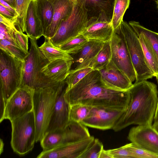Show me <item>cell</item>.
<instances>
[{"label":"cell","instance_id":"obj_1","mask_svg":"<svg viewBox=\"0 0 158 158\" xmlns=\"http://www.w3.org/2000/svg\"><path fill=\"white\" fill-rule=\"evenodd\" d=\"M64 97L70 105L81 104L92 107L125 111L130 99L129 90H120L106 85L99 70H93L71 89Z\"/></svg>","mask_w":158,"mask_h":158},{"label":"cell","instance_id":"obj_2","mask_svg":"<svg viewBox=\"0 0 158 158\" xmlns=\"http://www.w3.org/2000/svg\"><path fill=\"white\" fill-rule=\"evenodd\" d=\"M129 90L128 106L112 129L115 132L132 124L152 125L158 97L156 85L145 80L134 83Z\"/></svg>","mask_w":158,"mask_h":158},{"label":"cell","instance_id":"obj_3","mask_svg":"<svg viewBox=\"0 0 158 158\" xmlns=\"http://www.w3.org/2000/svg\"><path fill=\"white\" fill-rule=\"evenodd\" d=\"M64 81L53 86L35 90L33 98V111L35 121V142L40 141L46 133L56 98Z\"/></svg>","mask_w":158,"mask_h":158},{"label":"cell","instance_id":"obj_4","mask_svg":"<svg viewBox=\"0 0 158 158\" xmlns=\"http://www.w3.org/2000/svg\"><path fill=\"white\" fill-rule=\"evenodd\" d=\"M30 49L24 60L23 79L21 86H27L35 90L60 83H54L42 73V68L49 61L40 51L37 40L30 38Z\"/></svg>","mask_w":158,"mask_h":158},{"label":"cell","instance_id":"obj_5","mask_svg":"<svg viewBox=\"0 0 158 158\" xmlns=\"http://www.w3.org/2000/svg\"><path fill=\"white\" fill-rule=\"evenodd\" d=\"M10 122L11 148L19 155H26L32 150L35 142L36 128L33 111Z\"/></svg>","mask_w":158,"mask_h":158},{"label":"cell","instance_id":"obj_6","mask_svg":"<svg viewBox=\"0 0 158 158\" xmlns=\"http://www.w3.org/2000/svg\"><path fill=\"white\" fill-rule=\"evenodd\" d=\"M24 61L0 51V93L6 103L21 86L23 76Z\"/></svg>","mask_w":158,"mask_h":158},{"label":"cell","instance_id":"obj_7","mask_svg":"<svg viewBox=\"0 0 158 158\" xmlns=\"http://www.w3.org/2000/svg\"><path fill=\"white\" fill-rule=\"evenodd\" d=\"M117 28L125 40L135 72V83L154 77L145 60L139 37L132 27L128 23L123 21Z\"/></svg>","mask_w":158,"mask_h":158},{"label":"cell","instance_id":"obj_8","mask_svg":"<svg viewBox=\"0 0 158 158\" xmlns=\"http://www.w3.org/2000/svg\"><path fill=\"white\" fill-rule=\"evenodd\" d=\"M89 19L87 10L76 2L70 15L62 22L50 40L54 46L58 47L70 39L81 34L86 27Z\"/></svg>","mask_w":158,"mask_h":158},{"label":"cell","instance_id":"obj_9","mask_svg":"<svg viewBox=\"0 0 158 158\" xmlns=\"http://www.w3.org/2000/svg\"><path fill=\"white\" fill-rule=\"evenodd\" d=\"M110 43L111 60L132 82L134 81L136 77L135 72L125 40L118 28L114 30Z\"/></svg>","mask_w":158,"mask_h":158},{"label":"cell","instance_id":"obj_10","mask_svg":"<svg viewBox=\"0 0 158 158\" xmlns=\"http://www.w3.org/2000/svg\"><path fill=\"white\" fill-rule=\"evenodd\" d=\"M35 90L26 86L19 88L7 101L4 119L10 121L33 110Z\"/></svg>","mask_w":158,"mask_h":158},{"label":"cell","instance_id":"obj_11","mask_svg":"<svg viewBox=\"0 0 158 158\" xmlns=\"http://www.w3.org/2000/svg\"><path fill=\"white\" fill-rule=\"evenodd\" d=\"M127 138L131 143L158 158V132L152 125H140L132 127Z\"/></svg>","mask_w":158,"mask_h":158},{"label":"cell","instance_id":"obj_12","mask_svg":"<svg viewBox=\"0 0 158 158\" xmlns=\"http://www.w3.org/2000/svg\"><path fill=\"white\" fill-rule=\"evenodd\" d=\"M110 19L104 11L89 18L82 34L89 40L110 42L114 31Z\"/></svg>","mask_w":158,"mask_h":158},{"label":"cell","instance_id":"obj_13","mask_svg":"<svg viewBox=\"0 0 158 158\" xmlns=\"http://www.w3.org/2000/svg\"><path fill=\"white\" fill-rule=\"evenodd\" d=\"M124 112L92 107L88 116L81 123L85 126L100 130L112 129Z\"/></svg>","mask_w":158,"mask_h":158},{"label":"cell","instance_id":"obj_14","mask_svg":"<svg viewBox=\"0 0 158 158\" xmlns=\"http://www.w3.org/2000/svg\"><path fill=\"white\" fill-rule=\"evenodd\" d=\"M94 137L90 136L75 142L60 145L48 151H43L38 158H79L91 143Z\"/></svg>","mask_w":158,"mask_h":158},{"label":"cell","instance_id":"obj_15","mask_svg":"<svg viewBox=\"0 0 158 158\" xmlns=\"http://www.w3.org/2000/svg\"><path fill=\"white\" fill-rule=\"evenodd\" d=\"M66 87V83L58 94L46 133L56 129H64L69 121L70 105L64 97Z\"/></svg>","mask_w":158,"mask_h":158},{"label":"cell","instance_id":"obj_16","mask_svg":"<svg viewBox=\"0 0 158 158\" xmlns=\"http://www.w3.org/2000/svg\"><path fill=\"white\" fill-rule=\"evenodd\" d=\"M102 81L107 86L117 90H129L133 84L111 60L105 66L99 70Z\"/></svg>","mask_w":158,"mask_h":158},{"label":"cell","instance_id":"obj_17","mask_svg":"<svg viewBox=\"0 0 158 158\" xmlns=\"http://www.w3.org/2000/svg\"><path fill=\"white\" fill-rule=\"evenodd\" d=\"M104 42L89 40L83 47L78 52L71 55L73 58L75 67L73 70L91 68L98 54L102 47Z\"/></svg>","mask_w":158,"mask_h":158},{"label":"cell","instance_id":"obj_18","mask_svg":"<svg viewBox=\"0 0 158 158\" xmlns=\"http://www.w3.org/2000/svg\"><path fill=\"white\" fill-rule=\"evenodd\" d=\"M54 9L51 24L43 36L50 39L56 34L62 22L71 14L76 0H48Z\"/></svg>","mask_w":158,"mask_h":158},{"label":"cell","instance_id":"obj_19","mask_svg":"<svg viewBox=\"0 0 158 158\" xmlns=\"http://www.w3.org/2000/svg\"><path fill=\"white\" fill-rule=\"evenodd\" d=\"M73 60L59 59L49 61L42 69L41 72L48 79L58 84L64 81L70 70Z\"/></svg>","mask_w":158,"mask_h":158},{"label":"cell","instance_id":"obj_20","mask_svg":"<svg viewBox=\"0 0 158 158\" xmlns=\"http://www.w3.org/2000/svg\"><path fill=\"white\" fill-rule=\"evenodd\" d=\"M29 38L37 40L43 36L44 31L37 6L36 0H31L28 9L26 31Z\"/></svg>","mask_w":158,"mask_h":158},{"label":"cell","instance_id":"obj_21","mask_svg":"<svg viewBox=\"0 0 158 158\" xmlns=\"http://www.w3.org/2000/svg\"><path fill=\"white\" fill-rule=\"evenodd\" d=\"M87 10L89 18L97 16L104 12L111 19L114 0H76Z\"/></svg>","mask_w":158,"mask_h":158},{"label":"cell","instance_id":"obj_22","mask_svg":"<svg viewBox=\"0 0 158 158\" xmlns=\"http://www.w3.org/2000/svg\"><path fill=\"white\" fill-rule=\"evenodd\" d=\"M64 128L56 129L45 134L40 141L43 151L50 150L65 144L66 135Z\"/></svg>","mask_w":158,"mask_h":158},{"label":"cell","instance_id":"obj_23","mask_svg":"<svg viewBox=\"0 0 158 158\" xmlns=\"http://www.w3.org/2000/svg\"><path fill=\"white\" fill-rule=\"evenodd\" d=\"M39 48L46 58L49 61L59 59H65L73 60L71 55L54 46L50 39L45 38V41Z\"/></svg>","mask_w":158,"mask_h":158},{"label":"cell","instance_id":"obj_24","mask_svg":"<svg viewBox=\"0 0 158 158\" xmlns=\"http://www.w3.org/2000/svg\"><path fill=\"white\" fill-rule=\"evenodd\" d=\"M128 23L136 33L142 34L147 40L153 49L158 63V33L145 27L138 22L131 21ZM156 81L158 84V79Z\"/></svg>","mask_w":158,"mask_h":158},{"label":"cell","instance_id":"obj_25","mask_svg":"<svg viewBox=\"0 0 158 158\" xmlns=\"http://www.w3.org/2000/svg\"><path fill=\"white\" fill-rule=\"evenodd\" d=\"M136 34L139 37L147 63L157 80L158 79V63L155 55L150 44L144 36L140 33Z\"/></svg>","mask_w":158,"mask_h":158},{"label":"cell","instance_id":"obj_26","mask_svg":"<svg viewBox=\"0 0 158 158\" xmlns=\"http://www.w3.org/2000/svg\"><path fill=\"white\" fill-rule=\"evenodd\" d=\"M31 0H16L15 9L16 17L12 19L14 25L19 31L23 32L26 31L27 15L29 4Z\"/></svg>","mask_w":158,"mask_h":158},{"label":"cell","instance_id":"obj_27","mask_svg":"<svg viewBox=\"0 0 158 158\" xmlns=\"http://www.w3.org/2000/svg\"><path fill=\"white\" fill-rule=\"evenodd\" d=\"M36 3L43 28L44 35L51 24L54 9L48 0H36Z\"/></svg>","mask_w":158,"mask_h":158},{"label":"cell","instance_id":"obj_28","mask_svg":"<svg viewBox=\"0 0 158 158\" xmlns=\"http://www.w3.org/2000/svg\"><path fill=\"white\" fill-rule=\"evenodd\" d=\"M130 0H114L111 23L114 30L117 28L123 21L124 15L128 8Z\"/></svg>","mask_w":158,"mask_h":158},{"label":"cell","instance_id":"obj_29","mask_svg":"<svg viewBox=\"0 0 158 158\" xmlns=\"http://www.w3.org/2000/svg\"><path fill=\"white\" fill-rule=\"evenodd\" d=\"M89 40L81 34L70 39L58 48L67 53L72 55L78 52Z\"/></svg>","mask_w":158,"mask_h":158},{"label":"cell","instance_id":"obj_30","mask_svg":"<svg viewBox=\"0 0 158 158\" xmlns=\"http://www.w3.org/2000/svg\"><path fill=\"white\" fill-rule=\"evenodd\" d=\"M111 58L110 42L104 43L102 47L96 56L92 69L93 70H99L110 62Z\"/></svg>","mask_w":158,"mask_h":158},{"label":"cell","instance_id":"obj_31","mask_svg":"<svg viewBox=\"0 0 158 158\" xmlns=\"http://www.w3.org/2000/svg\"><path fill=\"white\" fill-rule=\"evenodd\" d=\"M92 107L81 104H76L70 105L69 120L81 123L88 116Z\"/></svg>","mask_w":158,"mask_h":158},{"label":"cell","instance_id":"obj_32","mask_svg":"<svg viewBox=\"0 0 158 158\" xmlns=\"http://www.w3.org/2000/svg\"><path fill=\"white\" fill-rule=\"evenodd\" d=\"M93 70L91 68H85L77 70H70L65 80L67 85L66 91L73 87Z\"/></svg>","mask_w":158,"mask_h":158},{"label":"cell","instance_id":"obj_33","mask_svg":"<svg viewBox=\"0 0 158 158\" xmlns=\"http://www.w3.org/2000/svg\"><path fill=\"white\" fill-rule=\"evenodd\" d=\"M0 49L17 58L24 61L27 54L17 45L5 39L0 40Z\"/></svg>","mask_w":158,"mask_h":158},{"label":"cell","instance_id":"obj_34","mask_svg":"<svg viewBox=\"0 0 158 158\" xmlns=\"http://www.w3.org/2000/svg\"><path fill=\"white\" fill-rule=\"evenodd\" d=\"M9 29L10 35L17 46L27 54L29 36L23 32L18 31L14 26L9 27Z\"/></svg>","mask_w":158,"mask_h":158},{"label":"cell","instance_id":"obj_35","mask_svg":"<svg viewBox=\"0 0 158 158\" xmlns=\"http://www.w3.org/2000/svg\"><path fill=\"white\" fill-rule=\"evenodd\" d=\"M103 149L102 143L98 139L94 138L79 158H99Z\"/></svg>","mask_w":158,"mask_h":158},{"label":"cell","instance_id":"obj_36","mask_svg":"<svg viewBox=\"0 0 158 158\" xmlns=\"http://www.w3.org/2000/svg\"><path fill=\"white\" fill-rule=\"evenodd\" d=\"M113 158H135L127 148V144L119 148L107 150Z\"/></svg>","mask_w":158,"mask_h":158},{"label":"cell","instance_id":"obj_37","mask_svg":"<svg viewBox=\"0 0 158 158\" xmlns=\"http://www.w3.org/2000/svg\"><path fill=\"white\" fill-rule=\"evenodd\" d=\"M127 148L133 154L135 158H158L155 155L137 147L132 143L127 144Z\"/></svg>","mask_w":158,"mask_h":158},{"label":"cell","instance_id":"obj_38","mask_svg":"<svg viewBox=\"0 0 158 158\" xmlns=\"http://www.w3.org/2000/svg\"><path fill=\"white\" fill-rule=\"evenodd\" d=\"M0 40L5 39L17 46L10 32L9 27L0 23Z\"/></svg>","mask_w":158,"mask_h":158},{"label":"cell","instance_id":"obj_39","mask_svg":"<svg viewBox=\"0 0 158 158\" xmlns=\"http://www.w3.org/2000/svg\"><path fill=\"white\" fill-rule=\"evenodd\" d=\"M0 14L6 18L13 19L15 16L6 7L0 4Z\"/></svg>","mask_w":158,"mask_h":158},{"label":"cell","instance_id":"obj_40","mask_svg":"<svg viewBox=\"0 0 158 158\" xmlns=\"http://www.w3.org/2000/svg\"><path fill=\"white\" fill-rule=\"evenodd\" d=\"M0 23L7 27H10L14 26L12 19L6 18L1 14H0Z\"/></svg>","mask_w":158,"mask_h":158},{"label":"cell","instance_id":"obj_41","mask_svg":"<svg viewBox=\"0 0 158 158\" xmlns=\"http://www.w3.org/2000/svg\"><path fill=\"white\" fill-rule=\"evenodd\" d=\"M0 4L4 6L15 16L14 18L16 17L17 15V13L15 10L14 8H13L8 3L4 1L3 0H0Z\"/></svg>","mask_w":158,"mask_h":158},{"label":"cell","instance_id":"obj_42","mask_svg":"<svg viewBox=\"0 0 158 158\" xmlns=\"http://www.w3.org/2000/svg\"><path fill=\"white\" fill-rule=\"evenodd\" d=\"M99 158H113V157L107 150L103 149L101 153Z\"/></svg>","mask_w":158,"mask_h":158},{"label":"cell","instance_id":"obj_43","mask_svg":"<svg viewBox=\"0 0 158 158\" xmlns=\"http://www.w3.org/2000/svg\"><path fill=\"white\" fill-rule=\"evenodd\" d=\"M153 123H155L158 122V97L156 111L154 116Z\"/></svg>","mask_w":158,"mask_h":158},{"label":"cell","instance_id":"obj_44","mask_svg":"<svg viewBox=\"0 0 158 158\" xmlns=\"http://www.w3.org/2000/svg\"><path fill=\"white\" fill-rule=\"evenodd\" d=\"M15 9L16 0H3Z\"/></svg>","mask_w":158,"mask_h":158},{"label":"cell","instance_id":"obj_45","mask_svg":"<svg viewBox=\"0 0 158 158\" xmlns=\"http://www.w3.org/2000/svg\"><path fill=\"white\" fill-rule=\"evenodd\" d=\"M4 147V143L2 141V140L1 139L0 140V154H1L3 151Z\"/></svg>","mask_w":158,"mask_h":158},{"label":"cell","instance_id":"obj_46","mask_svg":"<svg viewBox=\"0 0 158 158\" xmlns=\"http://www.w3.org/2000/svg\"><path fill=\"white\" fill-rule=\"evenodd\" d=\"M152 126L154 129L158 132V122L153 123Z\"/></svg>","mask_w":158,"mask_h":158},{"label":"cell","instance_id":"obj_47","mask_svg":"<svg viewBox=\"0 0 158 158\" xmlns=\"http://www.w3.org/2000/svg\"><path fill=\"white\" fill-rule=\"evenodd\" d=\"M156 4H157V8H158V0H156Z\"/></svg>","mask_w":158,"mask_h":158}]
</instances>
